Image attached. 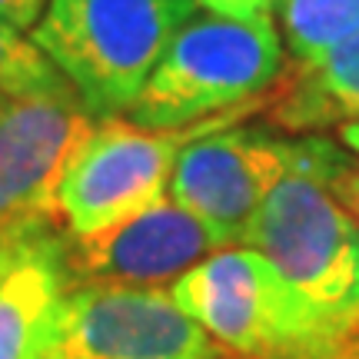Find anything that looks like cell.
<instances>
[{"label": "cell", "instance_id": "6da1fadb", "mask_svg": "<svg viewBox=\"0 0 359 359\" xmlns=\"http://www.w3.org/2000/svg\"><path fill=\"white\" fill-rule=\"evenodd\" d=\"M283 70L286 47L273 17L196 11L123 116L150 130H177L240 107L263 114Z\"/></svg>", "mask_w": 359, "mask_h": 359}, {"label": "cell", "instance_id": "7a4b0ae2", "mask_svg": "<svg viewBox=\"0 0 359 359\" xmlns=\"http://www.w3.org/2000/svg\"><path fill=\"white\" fill-rule=\"evenodd\" d=\"M170 296L233 359H346V330L323 316L253 246H223Z\"/></svg>", "mask_w": 359, "mask_h": 359}, {"label": "cell", "instance_id": "3957f363", "mask_svg": "<svg viewBox=\"0 0 359 359\" xmlns=\"http://www.w3.org/2000/svg\"><path fill=\"white\" fill-rule=\"evenodd\" d=\"M196 0H47L27 37L93 116H123Z\"/></svg>", "mask_w": 359, "mask_h": 359}, {"label": "cell", "instance_id": "277c9868", "mask_svg": "<svg viewBox=\"0 0 359 359\" xmlns=\"http://www.w3.org/2000/svg\"><path fill=\"white\" fill-rule=\"evenodd\" d=\"M346 167H353V156L343 143L276 137L236 123L183 147L170 177V196L217 233L223 246H240L263 200L286 177L309 173L333 183Z\"/></svg>", "mask_w": 359, "mask_h": 359}, {"label": "cell", "instance_id": "5b68a950", "mask_svg": "<svg viewBox=\"0 0 359 359\" xmlns=\"http://www.w3.org/2000/svg\"><path fill=\"white\" fill-rule=\"evenodd\" d=\"M257 110L259 107H240L177 130H150L127 116H97L60 177L53 217L74 240L114 230L167 200L177 156L187 143L236 127Z\"/></svg>", "mask_w": 359, "mask_h": 359}, {"label": "cell", "instance_id": "8992f818", "mask_svg": "<svg viewBox=\"0 0 359 359\" xmlns=\"http://www.w3.org/2000/svg\"><path fill=\"white\" fill-rule=\"evenodd\" d=\"M240 246L263 253L346 333L359 320V219L326 180L286 177L263 200Z\"/></svg>", "mask_w": 359, "mask_h": 359}, {"label": "cell", "instance_id": "52a82bcc", "mask_svg": "<svg viewBox=\"0 0 359 359\" xmlns=\"http://www.w3.org/2000/svg\"><path fill=\"white\" fill-rule=\"evenodd\" d=\"M64 359H233L170 290L74 283Z\"/></svg>", "mask_w": 359, "mask_h": 359}, {"label": "cell", "instance_id": "ba28073f", "mask_svg": "<svg viewBox=\"0 0 359 359\" xmlns=\"http://www.w3.org/2000/svg\"><path fill=\"white\" fill-rule=\"evenodd\" d=\"M70 290L57 217L0 226V359H64Z\"/></svg>", "mask_w": 359, "mask_h": 359}, {"label": "cell", "instance_id": "9c48e42d", "mask_svg": "<svg viewBox=\"0 0 359 359\" xmlns=\"http://www.w3.org/2000/svg\"><path fill=\"white\" fill-rule=\"evenodd\" d=\"M93 120L74 87L0 93V226L53 217L60 177Z\"/></svg>", "mask_w": 359, "mask_h": 359}, {"label": "cell", "instance_id": "30bf717a", "mask_svg": "<svg viewBox=\"0 0 359 359\" xmlns=\"http://www.w3.org/2000/svg\"><path fill=\"white\" fill-rule=\"evenodd\" d=\"M217 250H223L217 233L167 196L114 230L83 240L67 236V266L74 283L170 290Z\"/></svg>", "mask_w": 359, "mask_h": 359}, {"label": "cell", "instance_id": "8fae6325", "mask_svg": "<svg viewBox=\"0 0 359 359\" xmlns=\"http://www.w3.org/2000/svg\"><path fill=\"white\" fill-rule=\"evenodd\" d=\"M263 114L290 133L346 127L359 120V34L313 64H293V74L269 90Z\"/></svg>", "mask_w": 359, "mask_h": 359}, {"label": "cell", "instance_id": "7c38bea8", "mask_svg": "<svg viewBox=\"0 0 359 359\" xmlns=\"http://www.w3.org/2000/svg\"><path fill=\"white\" fill-rule=\"evenodd\" d=\"M273 17L293 64H313L359 34V0H280Z\"/></svg>", "mask_w": 359, "mask_h": 359}, {"label": "cell", "instance_id": "4fadbf2b", "mask_svg": "<svg viewBox=\"0 0 359 359\" xmlns=\"http://www.w3.org/2000/svg\"><path fill=\"white\" fill-rule=\"evenodd\" d=\"M64 87L70 83L34 47V40L24 37V30L0 20V93L30 97V93H50Z\"/></svg>", "mask_w": 359, "mask_h": 359}, {"label": "cell", "instance_id": "5bb4252c", "mask_svg": "<svg viewBox=\"0 0 359 359\" xmlns=\"http://www.w3.org/2000/svg\"><path fill=\"white\" fill-rule=\"evenodd\" d=\"M203 11L223 13V17H273L280 0H196Z\"/></svg>", "mask_w": 359, "mask_h": 359}, {"label": "cell", "instance_id": "9a60e30c", "mask_svg": "<svg viewBox=\"0 0 359 359\" xmlns=\"http://www.w3.org/2000/svg\"><path fill=\"white\" fill-rule=\"evenodd\" d=\"M43 7H47V0H0V20L30 34V27L40 20Z\"/></svg>", "mask_w": 359, "mask_h": 359}, {"label": "cell", "instance_id": "2e32d148", "mask_svg": "<svg viewBox=\"0 0 359 359\" xmlns=\"http://www.w3.org/2000/svg\"><path fill=\"white\" fill-rule=\"evenodd\" d=\"M330 190L336 193V200L346 206L349 213L359 219V167L353 163V167H346L339 177L330 183Z\"/></svg>", "mask_w": 359, "mask_h": 359}, {"label": "cell", "instance_id": "e0dca14e", "mask_svg": "<svg viewBox=\"0 0 359 359\" xmlns=\"http://www.w3.org/2000/svg\"><path fill=\"white\" fill-rule=\"evenodd\" d=\"M336 137H339V143L346 147L349 154L359 156V120H356V123H346V127H339V130H336Z\"/></svg>", "mask_w": 359, "mask_h": 359}, {"label": "cell", "instance_id": "ac0fdd59", "mask_svg": "<svg viewBox=\"0 0 359 359\" xmlns=\"http://www.w3.org/2000/svg\"><path fill=\"white\" fill-rule=\"evenodd\" d=\"M346 356H359V320L349 326L346 333Z\"/></svg>", "mask_w": 359, "mask_h": 359}, {"label": "cell", "instance_id": "d6986e66", "mask_svg": "<svg viewBox=\"0 0 359 359\" xmlns=\"http://www.w3.org/2000/svg\"><path fill=\"white\" fill-rule=\"evenodd\" d=\"M346 359H359V356H346Z\"/></svg>", "mask_w": 359, "mask_h": 359}]
</instances>
